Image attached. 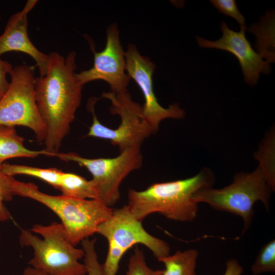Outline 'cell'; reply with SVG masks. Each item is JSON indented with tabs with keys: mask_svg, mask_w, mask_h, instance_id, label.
<instances>
[{
	"mask_svg": "<svg viewBox=\"0 0 275 275\" xmlns=\"http://www.w3.org/2000/svg\"><path fill=\"white\" fill-rule=\"evenodd\" d=\"M48 55L45 74L35 78V97L47 128L45 149L56 156L80 104L83 86L75 73V51L66 57L56 52Z\"/></svg>",
	"mask_w": 275,
	"mask_h": 275,
	"instance_id": "cell-1",
	"label": "cell"
},
{
	"mask_svg": "<svg viewBox=\"0 0 275 275\" xmlns=\"http://www.w3.org/2000/svg\"><path fill=\"white\" fill-rule=\"evenodd\" d=\"M101 97L110 100V112L120 117V124L114 129L102 124L95 114L96 100H91L89 108L93 122L86 136L108 140L118 147L120 152L130 147L141 146L146 139L154 134L144 118L142 106L132 99L128 91L103 92Z\"/></svg>",
	"mask_w": 275,
	"mask_h": 275,
	"instance_id": "cell-7",
	"label": "cell"
},
{
	"mask_svg": "<svg viewBox=\"0 0 275 275\" xmlns=\"http://www.w3.org/2000/svg\"><path fill=\"white\" fill-rule=\"evenodd\" d=\"M94 52V64L88 70L76 73L80 83L102 80L110 86L111 92L118 93L127 91V87L131 79L125 73V52L120 43L119 31L116 23L106 30V41L104 49Z\"/></svg>",
	"mask_w": 275,
	"mask_h": 275,
	"instance_id": "cell-11",
	"label": "cell"
},
{
	"mask_svg": "<svg viewBox=\"0 0 275 275\" xmlns=\"http://www.w3.org/2000/svg\"><path fill=\"white\" fill-rule=\"evenodd\" d=\"M23 275H47L46 274L37 270L31 266L26 267L23 271Z\"/></svg>",
	"mask_w": 275,
	"mask_h": 275,
	"instance_id": "cell-25",
	"label": "cell"
},
{
	"mask_svg": "<svg viewBox=\"0 0 275 275\" xmlns=\"http://www.w3.org/2000/svg\"><path fill=\"white\" fill-rule=\"evenodd\" d=\"M162 269L154 270L148 266L144 253L138 245L130 256L125 275H162Z\"/></svg>",
	"mask_w": 275,
	"mask_h": 275,
	"instance_id": "cell-19",
	"label": "cell"
},
{
	"mask_svg": "<svg viewBox=\"0 0 275 275\" xmlns=\"http://www.w3.org/2000/svg\"><path fill=\"white\" fill-rule=\"evenodd\" d=\"M37 2L28 0L21 10L10 16L4 32L0 35V57L4 53L10 51L24 53L35 61L40 76H44L46 72L48 55L36 48L28 33V14Z\"/></svg>",
	"mask_w": 275,
	"mask_h": 275,
	"instance_id": "cell-13",
	"label": "cell"
},
{
	"mask_svg": "<svg viewBox=\"0 0 275 275\" xmlns=\"http://www.w3.org/2000/svg\"><path fill=\"white\" fill-rule=\"evenodd\" d=\"M210 2L221 13L237 20L240 25V31L245 33L246 29L245 19L239 11L234 0H212Z\"/></svg>",
	"mask_w": 275,
	"mask_h": 275,
	"instance_id": "cell-21",
	"label": "cell"
},
{
	"mask_svg": "<svg viewBox=\"0 0 275 275\" xmlns=\"http://www.w3.org/2000/svg\"><path fill=\"white\" fill-rule=\"evenodd\" d=\"M10 75L9 88L0 100V125L28 127L38 142H44L47 128L36 102L34 67H13Z\"/></svg>",
	"mask_w": 275,
	"mask_h": 275,
	"instance_id": "cell-8",
	"label": "cell"
},
{
	"mask_svg": "<svg viewBox=\"0 0 275 275\" xmlns=\"http://www.w3.org/2000/svg\"><path fill=\"white\" fill-rule=\"evenodd\" d=\"M62 195L79 199H97L91 180L74 173L63 172L58 188Z\"/></svg>",
	"mask_w": 275,
	"mask_h": 275,
	"instance_id": "cell-16",
	"label": "cell"
},
{
	"mask_svg": "<svg viewBox=\"0 0 275 275\" xmlns=\"http://www.w3.org/2000/svg\"><path fill=\"white\" fill-rule=\"evenodd\" d=\"M13 67L10 63L3 60L0 57V100L9 88L10 82L7 80V76L10 75Z\"/></svg>",
	"mask_w": 275,
	"mask_h": 275,
	"instance_id": "cell-23",
	"label": "cell"
},
{
	"mask_svg": "<svg viewBox=\"0 0 275 275\" xmlns=\"http://www.w3.org/2000/svg\"><path fill=\"white\" fill-rule=\"evenodd\" d=\"M56 156L65 161H73L86 168L91 173V180L97 199L107 206H114L120 199V186L132 171L143 163L141 146H134L120 152L114 157L88 158L75 153H58Z\"/></svg>",
	"mask_w": 275,
	"mask_h": 275,
	"instance_id": "cell-9",
	"label": "cell"
},
{
	"mask_svg": "<svg viewBox=\"0 0 275 275\" xmlns=\"http://www.w3.org/2000/svg\"><path fill=\"white\" fill-rule=\"evenodd\" d=\"M199 252L195 249L178 250L173 255L159 258L164 268L162 275H197L196 266Z\"/></svg>",
	"mask_w": 275,
	"mask_h": 275,
	"instance_id": "cell-15",
	"label": "cell"
},
{
	"mask_svg": "<svg viewBox=\"0 0 275 275\" xmlns=\"http://www.w3.org/2000/svg\"><path fill=\"white\" fill-rule=\"evenodd\" d=\"M214 180L212 172L204 169L193 177L155 183L143 190L130 189L126 205L141 222L153 213L174 221L191 222L198 212L194 194L201 189L211 187Z\"/></svg>",
	"mask_w": 275,
	"mask_h": 275,
	"instance_id": "cell-2",
	"label": "cell"
},
{
	"mask_svg": "<svg viewBox=\"0 0 275 275\" xmlns=\"http://www.w3.org/2000/svg\"><path fill=\"white\" fill-rule=\"evenodd\" d=\"M2 173L13 177L17 175H24L41 179L58 189L63 171L56 168H40L24 165L3 163L1 166Z\"/></svg>",
	"mask_w": 275,
	"mask_h": 275,
	"instance_id": "cell-17",
	"label": "cell"
},
{
	"mask_svg": "<svg viewBox=\"0 0 275 275\" xmlns=\"http://www.w3.org/2000/svg\"><path fill=\"white\" fill-rule=\"evenodd\" d=\"M222 37L216 41H210L200 37L196 40L200 47L216 48L234 54L239 62L245 81L251 86L256 85L261 73L268 74L270 71V61L263 60L257 53L245 37V33L230 29L225 22L220 25Z\"/></svg>",
	"mask_w": 275,
	"mask_h": 275,
	"instance_id": "cell-12",
	"label": "cell"
},
{
	"mask_svg": "<svg viewBox=\"0 0 275 275\" xmlns=\"http://www.w3.org/2000/svg\"><path fill=\"white\" fill-rule=\"evenodd\" d=\"M23 138L15 127L0 125V166L7 159L17 157L34 158L40 155H54L46 151L32 150L25 147Z\"/></svg>",
	"mask_w": 275,
	"mask_h": 275,
	"instance_id": "cell-14",
	"label": "cell"
},
{
	"mask_svg": "<svg viewBox=\"0 0 275 275\" xmlns=\"http://www.w3.org/2000/svg\"><path fill=\"white\" fill-rule=\"evenodd\" d=\"M0 166V222H5L11 218V214L5 205V202L9 201L13 198V194L9 184V176L3 174Z\"/></svg>",
	"mask_w": 275,
	"mask_h": 275,
	"instance_id": "cell-22",
	"label": "cell"
},
{
	"mask_svg": "<svg viewBox=\"0 0 275 275\" xmlns=\"http://www.w3.org/2000/svg\"><path fill=\"white\" fill-rule=\"evenodd\" d=\"M243 268L239 262L231 258L226 263V270L223 275H242Z\"/></svg>",
	"mask_w": 275,
	"mask_h": 275,
	"instance_id": "cell-24",
	"label": "cell"
},
{
	"mask_svg": "<svg viewBox=\"0 0 275 275\" xmlns=\"http://www.w3.org/2000/svg\"><path fill=\"white\" fill-rule=\"evenodd\" d=\"M1 19V13H0V20Z\"/></svg>",
	"mask_w": 275,
	"mask_h": 275,
	"instance_id": "cell-26",
	"label": "cell"
},
{
	"mask_svg": "<svg viewBox=\"0 0 275 275\" xmlns=\"http://www.w3.org/2000/svg\"><path fill=\"white\" fill-rule=\"evenodd\" d=\"M96 233L105 237L108 243L102 264L105 275H117L124 255L138 244L146 246L157 259L170 254L169 244L149 233L126 205L114 209L112 216L99 225Z\"/></svg>",
	"mask_w": 275,
	"mask_h": 275,
	"instance_id": "cell-6",
	"label": "cell"
},
{
	"mask_svg": "<svg viewBox=\"0 0 275 275\" xmlns=\"http://www.w3.org/2000/svg\"><path fill=\"white\" fill-rule=\"evenodd\" d=\"M19 240L22 246L33 249L30 264L33 268L47 275L87 274L85 264L79 261L84 251L70 242L61 223L35 224L30 230L21 229Z\"/></svg>",
	"mask_w": 275,
	"mask_h": 275,
	"instance_id": "cell-4",
	"label": "cell"
},
{
	"mask_svg": "<svg viewBox=\"0 0 275 275\" xmlns=\"http://www.w3.org/2000/svg\"><path fill=\"white\" fill-rule=\"evenodd\" d=\"M9 184L13 196L35 200L56 214L75 246L96 233L99 225L108 219L113 212V209L97 199L50 195L40 191L33 183L21 182L11 176Z\"/></svg>",
	"mask_w": 275,
	"mask_h": 275,
	"instance_id": "cell-3",
	"label": "cell"
},
{
	"mask_svg": "<svg viewBox=\"0 0 275 275\" xmlns=\"http://www.w3.org/2000/svg\"><path fill=\"white\" fill-rule=\"evenodd\" d=\"M253 275L275 272V240L263 245L251 266Z\"/></svg>",
	"mask_w": 275,
	"mask_h": 275,
	"instance_id": "cell-18",
	"label": "cell"
},
{
	"mask_svg": "<svg viewBox=\"0 0 275 275\" xmlns=\"http://www.w3.org/2000/svg\"><path fill=\"white\" fill-rule=\"evenodd\" d=\"M125 60L127 74L136 82L143 94L144 118L154 133L158 131L162 120L169 118L180 119L184 117V111L178 104H171L164 108L158 102L153 86L152 76L156 67L154 63L148 58L141 55L133 44L128 46Z\"/></svg>",
	"mask_w": 275,
	"mask_h": 275,
	"instance_id": "cell-10",
	"label": "cell"
},
{
	"mask_svg": "<svg viewBox=\"0 0 275 275\" xmlns=\"http://www.w3.org/2000/svg\"><path fill=\"white\" fill-rule=\"evenodd\" d=\"M96 239L89 238L81 242L85 255L84 263L87 275H105L102 264H100L95 249Z\"/></svg>",
	"mask_w": 275,
	"mask_h": 275,
	"instance_id": "cell-20",
	"label": "cell"
},
{
	"mask_svg": "<svg viewBox=\"0 0 275 275\" xmlns=\"http://www.w3.org/2000/svg\"><path fill=\"white\" fill-rule=\"evenodd\" d=\"M271 190L259 166L251 173L236 174L233 182L224 188L201 189L194 194L193 198L198 204L205 203L215 210L241 217L243 234L251 225L254 215V206L257 201H261L267 211H269Z\"/></svg>",
	"mask_w": 275,
	"mask_h": 275,
	"instance_id": "cell-5",
	"label": "cell"
}]
</instances>
